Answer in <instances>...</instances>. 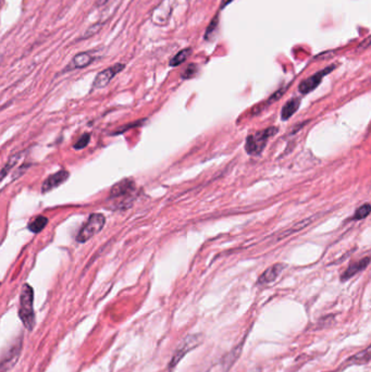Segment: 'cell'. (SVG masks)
<instances>
[{
	"label": "cell",
	"instance_id": "obj_1",
	"mask_svg": "<svg viewBox=\"0 0 371 372\" xmlns=\"http://www.w3.org/2000/svg\"><path fill=\"white\" fill-rule=\"evenodd\" d=\"M19 317L24 324V327L32 331L35 325V312H34V291L29 284H24L22 287L20 295Z\"/></svg>",
	"mask_w": 371,
	"mask_h": 372
},
{
	"label": "cell",
	"instance_id": "obj_2",
	"mask_svg": "<svg viewBox=\"0 0 371 372\" xmlns=\"http://www.w3.org/2000/svg\"><path fill=\"white\" fill-rule=\"evenodd\" d=\"M136 190L135 182L132 178H124L117 184H114L109 192V199L112 200L114 205H119L120 208H124L123 205H130L132 197L134 196Z\"/></svg>",
	"mask_w": 371,
	"mask_h": 372
},
{
	"label": "cell",
	"instance_id": "obj_3",
	"mask_svg": "<svg viewBox=\"0 0 371 372\" xmlns=\"http://www.w3.org/2000/svg\"><path fill=\"white\" fill-rule=\"evenodd\" d=\"M278 127H268L265 130L256 132L255 134L248 135L246 139L245 150L250 156H257L263 153L268 141L278 133Z\"/></svg>",
	"mask_w": 371,
	"mask_h": 372
},
{
	"label": "cell",
	"instance_id": "obj_4",
	"mask_svg": "<svg viewBox=\"0 0 371 372\" xmlns=\"http://www.w3.org/2000/svg\"><path fill=\"white\" fill-rule=\"evenodd\" d=\"M105 223H106V218L103 213H93L89 215V218L86 223L84 224L80 232L76 235V241L79 243H86L89 241L91 237L95 236L96 234L102 231Z\"/></svg>",
	"mask_w": 371,
	"mask_h": 372
},
{
	"label": "cell",
	"instance_id": "obj_5",
	"mask_svg": "<svg viewBox=\"0 0 371 372\" xmlns=\"http://www.w3.org/2000/svg\"><path fill=\"white\" fill-rule=\"evenodd\" d=\"M203 342V335L201 334H191L189 337H186L183 342L180 344V346L177 347L175 355H173L172 359L169 364L170 368H173L177 365V362L180 361L183 357H184L190 351L194 350L199 344Z\"/></svg>",
	"mask_w": 371,
	"mask_h": 372
},
{
	"label": "cell",
	"instance_id": "obj_6",
	"mask_svg": "<svg viewBox=\"0 0 371 372\" xmlns=\"http://www.w3.org/2000/svg\"><path fill=\"white\" fill-rule=\"evenodd\" d=\"M336 66H330L324 68L323 70L318 71L317 73H315L314 75H311L309 77H307L306 80L300 83L299 86V90L301 94H308L310 91H313L315 89H317L318 85L322 82L323 77L328 75L330 72H332L334 70Z\"/></svg>",
	"mask_w": 371,
	"mask_h": 372
},
{
	"label": "cell",
	"instance_id": "obj_7",
	"mask_svg": "<svg viewBox=\"0 0 371 372\" xmlns=\"http://www.w3.org/2000/svg\"><path fill=\"white\" fill-rule=\"evenodd\" d=\"M123 69H124V64L117 63L114 64L113 67H110L106 69V70L99 72L98 75L96 76V79L94 80L93 87L94 89H103V87L107 86L113 77L116 76L118 73H120Z\"/></svg>",
	"mask_w": 371,
	"mask_h": 372
},
{
	"label": "cell",
	"instance_id": "obj_8",
	"mask_svg": "<svg viewBox=\"0 0 371 372\" xmlns=\"http://www.w3.org/2000/svg\"><path fill=\"white\" fill-rule=\"evenodd\" d=\"M69 177H70V173H69L67 170H59L58 172L49 176L44 181L42 185V193L43 194H46V193H49L50 191L60 186L68 180Z\"/></svg>",
	"mask_w": 371,
	"mask_h": 372
},
{
	"label": "cell",
	"instance_id": "obj_9",
	"mask_svg": "<svg viewBox=\"0 0 371 372\" xmlns=\"http://www.w3.org/2000/svg\"><path fill=\"white\" fill-rule=\"evenodd\" d=\"M172 11V3L170 0H164L159 6L155 9L153 13V21L156 24L163 25L166 24L169 17L171 15Z\"/></svg>",
	"mask_w": 371,
	"mask_h": 372
},
{
	"label": "cell",
	"instance_id": "obj_10",
	"mask_svg": "<svg viewBox=\"0 0 371 372\" xmlns=\"http://www.w3.org/2000/svg\"><path fill=\"white\" fill-rule=\"evenodd\" d=\"M284 268H285V265L284 264H274L272 266H270V267L268 269H265L262 273V275L258 278L257 284L258 285H264V284H269L273 281H276Z\"/></svg>",
	"mask_w": 371,
	"mask_h": 372
},
{
	"label": "cell",
	"instance_id": "obj_11",
	"mask_svg": "<svg viewBox=\"0 0 371 372\" xmlns=\"http://www.w3.org/2000/svg\"><path fill=\"white\" fill-rule=\"evenodd\" d=\"M370 261H371L370 257H365V258H363V259L357 260V261H355V263L351 264L349 267H347V269L344 271V272L342 273L341 281H343V282L347 281V280H350L351 278L354 277V275L360 272V271L365 270L369 266Z\"/></svg>",
	"mask_w": 371,
	"mask_h": 372
},
{
	"label": "cell",
	"instance_id": "obj_12",
	"mask_svg": "<svg viewBox=\"0 0 371 372\" xmlns=\"http://www.w3.org/2000/svg\"><path fill=\"white\" fill-rule=\"evenodd\" d=\"M300 98H292L288 100V102L283 106L282 111H281V118L282 120L286 121L290 119L293 114H294L297 110L300 108Z\"/></svg>",
	"mask_w": 371,
	"mask_h": 372
},
{
	"label": "cell",
	"instance_id": "obj_13",
	"mask_svg": "<svg viewBox=\"0 0 371 372\" xmlns=\"http://www.w3.org/2000/svg\"><path fill=\"white\" fill-rule=\"evenodd\" d=\"M48 224V218H46L45 215H36V217L32 218L30 220L29 224H27V229L30 230L32 233H40L43 230L47 227Z\"/></svg>",
	"mask_w": 371,
	"mask_h": 372
},
{
	"label": "cell",
	"instance_id": "obj_14",
	"mask_svg": "<svg viewBox=\"0 0 371 372\" xmlns=\"http://www.w3.org/2000/svg\"><path fill=\"white\" fill-rule=\"evenodd\" d=\"M93 62V57L88 53H81L73 58L70 69H82L89 66Z\"/></svg>",
	"mask_w": 371,
	"mask_h": 372
},
{
	"label": "cell",
	"instance_id": "obj_15",
	"mask_svg": "<svg viewBox=\"0 0 371 372\" xmlns=\"http://www.w3.org/2000/svg\"><path fill=\"white\" fill-rule=\"evenodd\" d=\"M369 360H371V345L366 348V350L357 353L356 355L350 358L349 361L354 365H365Z\"/></svg>",
	"mask_w": 371,
	"mask_h": 372
},
{
	"label": "cell",
	"instance_id": "obj_16",
	"mask_svg": "<svg viewBox=\"0 0 371 372\" xmlns=\"http://www.w3.org/2000/svg\"><path fill=\"white\" fill-rule=\"evenodd\" d=\"M192 53L191 49L190 48H186V49H183L181 50V52H178L175 57H173L171 59L170 61V66L171 67H178L181 66V64L183 62H185V60H187V58L190 57V54Z\"/></svg>",
	"mask_w": 371,
	"mask_h": 372
},
{
	"label": "cell",
	"instance_id": "obj_17",
	"mask_svg": "<svg viewBox=\"0 0 371 372\" xmlns=\"http://www.w3.org/2000/svg\"><path fill=\"white\" fill-rule=\"evenodd\" d=\"M371 213V205L370 204H365L363 206H360L359 208H357L355 211L354 217H353V220H363L368 217V215Z\"/></svg>",
	"mask_w": 371,
	"mask_h": 372
},
{
	"label": "cell",
	"instance_id": "obj_18",
	"mask_svg": "<svg viewBox=\"0 0 371 372\" xmlns=\"http://www.w3.org/2000/svg\"><path fill=\"white\" fill-rule=\"evenodd\" d=\"M20 350H21V345L19 344V345H16L13 346L11 350H10V354H8L7 357L4 358V360L2 362V367L4 368L7 365H12L13 362H15V360L17 359L18 357H19V354H20Z\"/></svg>",
	"mask_w": 371,
	"mask_h": 372
},
{
	"label": "cell",
	"instance_id": "obj_19",
	"mask_svg": "<svg viewBox=\"0 0 371 372\" xmlns=\"http://www.w3.org/2000/svg\"><path fill=\"white\" fill-rule=\"evenodd\" d=\"M89 142H90V134L89 133H85V134L82 135L80 139L76 141V143L73 147H74V149L76 150H82L89 144Z\"/></svg>",
	"mask_w": 371,
	"mask_h": 372
},
{
	"label": "cell",
	"instance_id": "obj_20",
	"mask_svg": "<svg viewBox=\"0 0 371 372\" xmlns=\"http://www.w3.org/2000/svg\"><path fill=\"white\" fill-rule=\"evenodd\" d=\"M197 70H198V69H197L196 64H194V63L193 64H190V66L185 69V71L183 72L182 79H184V80L192 79V77H194L196 75Z\"/></svg>",
	"mask_w": 371,
	"mask_h": 372
},
{
	"label": "cell",
	"instance_id": "obj_21",
	"mask_svg": "<svg viewBox=\"0 0 371 372\" xmlns=\"http://www.w3.org/2000/svg\"><path fill=\"white\" fill-rule=\"evenodd\" d=\"M19 158H20V155H16L15 157H12V158L9 159L8 163L4 165L3 169H2V172H1V178H2V180L4 178V177H6L8 170H10L13 167V165L16 164V162L18 161V159H19Z\"/></svg>",
	"mask_w": 371,
	"mask_h": 372
},
{
	"label": "cell",
	"instance_id": "obj_22",
	"mask_svg": "<svg viewBox=\"0 0 371 372\" xmlns=\"http://www.w3.org/2000/svg\"><path fill=\"white\" fill-rule=\"evenodd\" d=\"M217 21H218V18H214V19L212 20V24H210V25H209V27H208V30H207V32H206V38H208V37H209V36H210V35H212V31H213V29H214V27H216V26H217Z\"/></svg>",
	"mask_w": 371,
	"mask_h": 372
},
{
	"label": "cell",
	"instance_id": "obj_23",
	"mask_svg": "<svg viewBox=\"0 0 371 372\" xmlns=\"http://www.w3.org/2000/svg\"><path fill=\"white\" fill-rule=\"evenodd\" d=\"M370 46H371V35L369 36V37L368 38H366L364 41H363V43H361L360 45H359V47H358V49L359 50H364V49H367L368 47H370Z\"/></svg>",
	"mask_w": 371,
	"mask_h": 372
},
{
	"label": "cell",
	"instance_id": "obj_24",
	"mask_svg": "<svg viewBox=\"0 0 371 372\" xmlns=\"http://www.w3.org/2000/svg\"><path fill=\"white\" fill-rule=\"evenodd\" d=\"M233 1V0H222V3H221V8L223 9L226 6H228L229 3H231Z\"/></svg>",
	"mask_w": 371,
	"mask_h": 372
}]
</instances>
